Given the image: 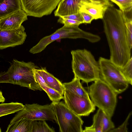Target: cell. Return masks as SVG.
I'll return each mask as SVG.
<instances>
[{
    "label": "cell",
    "mask_w": 132,
    "mask_h": 132,
    "mask_svg": "<svg viewBox=\"0 0 132 132\" xmlns=\"http://www.w3.org/2000/svg\"><path fill=\"white\" fill-rule=\"evenodd\" d=\"M116 4L122 12L132 10V0H109Z\"/></svg>",
    "instance_id": "cell-26"
},
{
    "label": "cell",
    "mask_w": 132,
    "mask_h": 132,
    "mask_svg": "<svg viewBox=\"0 0 132 132\" xmlns=\"http://www.w3.org/2000/svg\"><path fill=\"white\" fill-rule=\"evenodd\" d=\"M56 117L60 132H82L84 121L62 102L51 104Z\"/></svg>",
    "instance_id": "cell-7"
},
{
    "label": "cell",
    "mask_w": 132,
    "mask_h": 132,
    "mask_svg": "<svg viewBox=\"0 0 132 132\" xmlns=\"http://www.w3.org/2000/svg\"><path fill=\"white\" fill-rule=\"evenodd\" d=\"M23 118L32 120H50L57 123L56 117L51 104L41 105L37 104H26L24 108L17 112L11 120L10 123Z\"/></svg>",
    "instance_id": "cell-8"
},
{
    "label": "cell",
    "mask_w": 132,
    "mask_h": 132,
    "mask_svg": "<svg viewBox=\"0 0 132 132\" xmlns=\"http://www.w3.org/2000/svg\"><path fill=\"white\" fill-rule=\"evenodd\" d=\"M1 132V128H0V132Z\"/></svg>",
    "instance_id": "cell-34"
},
{
    "label": "cell",
    "mask_w": 132,
    "mask_h": 132,
    "mask_svg": "<svg viewBox=\"0 0 132 132\" xmlns=\"http://www.w3.org/2000/svg\"><path fill=\"white\" fill-rule=\"evenodd\" d=\"M91 2L96 3H101L108 5L111 3L109 0H89Z\"/></svg>",
    "instance_id": "cell-31"
},
{
    "label": "cell",
    "mask_w": 132,
    "mask_h": 132,
    "mask_svg": "<svg viewBox=\"0 0 132 132\" xmlns=\"http://www.w3.org/2000/svg\"><path fill=\"white\" fill-rule=\"evenodd\" d=\"M5 100V99L3 96V94H0V102H4Z\"/></svg>",
    "instance_id": "cell-32"
},
{
    "label": "cell",
    "mask_w": 132,
    "mask_h": 132,
    "mask_svg": "<svg viewBox=\"0 0 132 132\" xmlns=\"http://www.w3.org/2000/svg\"><path fill=\"white\" fill-rule=\"evenodd\" d=\"M32 120L26 118L10 123L6 132H31Z\"/></svg>",
    "instance_id": "cell-18"
},
{
    "label": "cell",
    "mask_w": 132,
    "mask_h": 132,
    "mask_svg": "<svg viewBox=\"0 0 132 132\" xmlns=\"http://www.w3.org/2000/svg\"><path fill=\"white\" fill-rule=\"evenodd\" d=\"M111 117L103 111L102 115L103 132H109L114 128V124L111 120Z\"/></svg>",
    "instance_id": "cell-25"
},
{
    "label": "cell",
    "mask_w": 132,
    "mask_h": 132,
    "mask_svg": "<svg viewBox=\"0 0 132 132\" xmlns=\"http://www.w3.org/2000/svg\"><path fill=\"white\" fill-rule=\"evenodd\" d=\"M88 90L89 96L95 106L111 118L117 105L118 94L101 79L94 81Z\"/></svg>",
    "instance_id": "cell-4"
},
{
    "label": "cell",
    "mask_w": 132,
    "mask_h": 132,
    "mask_svg": "<svg viewBox=\"0 0 132 132\" xmlns=\"http://www.w3.org/2000/svg\"><path fill=\"white\" fill-rule=\"evenodd\" d=\"M54 132L55 131L50 127L45 120H32L31 132Z\"/></svg>",
    "instance_id": "cell-23"
},
{
    "label": "cell",
    "mask_w": 132,
    "mask_h": 132,
    "mask_svg": "<svg viewBox=\"0 0 132 132\" xmlns=\"http://www.w3.org/2000/svg\"><path fill=\"white\" fill-rule=\"evenodd\" d=\"M104 31L110 48V59L119 68L131 57L122 12L111 3L106 6L102 19Z\"/></svg>",
    "instance_id": "cell-1"
},
{
    "label": "cell",
    "mask_w": 132,
    "mask_h": 132,
    "mask_svg": "<svg viewBox=\"0 0 132 132\" xmlns=\"http://www.w3.org/2000/svg\"><path fill=\"white\" fill-rule=\"evenodd\" d=\"M132 114L131 111L129 113L126 119L123 123L116 128H114L109 131V132H127L128 129L127 127L129 119Z\"/></svg>",
    "instance_id": "cell-27"
},
{
    "label": "cell",
    "mask_w": 132,
    "mask_h": 132,
    "mask_svg": "<svg viewBox=\"0 0 132 132\" xmlns=\"http://www.w3.org/2000/svg\"><path fill=\"white\" fill-rule=\"evenodd\" d=\"M28 16L40 18L51 14L62 0H20Z\"/></svg>",
    "instance_id": "cell-10"
},
{
    "label": "cell",
    "mask_w": 132,
    "mask_h": 132,
    "mask_svg": "<svg viewBox=\"0 0 132 132\" xmlns=\"http://www.w3.org/2000/svg\"><path fill=\"white\" fill-rule=\"evenodd\" d=\"M21 9L20 0H0V19Z\"/></svg>",
    "instance_id": "cell-16"
},
{
    "label": "cell",
    "mask_w": 132,
    "mask_h": 132,
    "mask_svg": "<svg viewBox=\"0 0 132 132\" xmlns=\"http://www.w3.org/2000/svg\"><path fill=\"white\" fill-rule=\"evenodd\" d=\"M25 30V28L22 25L17 29H0V49L23 44L27 36Z\"/></svg>",
    "instance_id": "cell-11"
},
{
    "label": "cell",
    "mask_w": 132,
    "mask_h": 132,
    "mask_svg": "<svg viewBox=\"0 0 132 132\" xmlns=\"http://www.w3.org/2000/svg\"><path fill=\"white\" fill-rule=\"evenodd\" d=\"M101 78L118 94L128 88L129 84L122 74L120 69L110 59L102 57L98 61Z\"/></svg>",
    "instance_id": "cell-6"
},
{
    "label": "cell",
    "mask_w": 132,
    "mask_h": 132,
    "mask_svg": "<svg viewBox=\"0 0 132 132\" xmlns=\"http://www.w3.org/2000/svg\"><path fill=\"white\" fill-rule=\"evenodd\" d=\"M76 39L84 38L92 43L99 41L100 37L98 35L84 31L78 26H69L64 25L52 34L41 39L39 42L29 50L32 54L40 53L50 44L62 38Z\"/></svg>",
    "instance_id": "cell-5"
},
{
    "label": "cell",
    "mask_w": 132,
    "mask_h": 132,
    "mask_svg": "<svg viewBox=\"0 0 132 132\" xmlns=\"http://www.w3.org/2000/svg\"><path fill=\"white\" fill-rule=\"evenodd\" d=\"M80 13L83 18L84 23L90 24L94 19L92 16L88 13L83 12Z\"/></svg>",
    "instance_id": "cell-30"
},
{
    "label": "cell",
    "mask_w": 132,
    "mask_h": 132,
    "mask_svg": "<svg viewBox=\"0 0 132 132\" xmlns=\"http://www.w3.org/2000/svg\"><path fill=\"white\" fill-rule=\"evenodd\" d=\"M107 5L92 2L89 0H83L80 5L79 12L90 15L94 19H102L104 11Z\"/></svg>",
    "instance_id": "cell-14"
},
{
    "label": "cell",
    "mask_w": 132,
    "mask_h": 132,
    "mask_svg": "<svg viewBox=\"0 0 132 132\" xmlns=\"http://www.w3.org/2000/svg\"><path fill=\"white\" fill-rule=\"evenodd\" d=\"M64 19H71L84 23L83 18L80 13L78 14H71L63 16H60Z\"/></svg>",
    "instance_id": "cell-29"
},
{
    "label": "cell",
    "mask_w": 132,
    "mask_h": 132,
    "mask_svg": "<svg viewBox=\"0 0 132 132\" xmlns=\"http://www.w3.org/2000/svg\"><path fill=\"white\" fill-rule=\"evenodd\" d=\"M37 68L31 62L13 59L7 70L0 73V83H9L34 90L42 91L35 75L34 70Z\"/></svg>",
    "instance_id": "cell-2"
},
{
    "label": "cell",
    "mask_w": 132,
    "mask_h": 132,
    "mask_svg": "<svg viewBox=\"0 0 132 132\" xmlns=\"http://www.w3.org/2000/svg\"><path fill=\"white\" fill-rule=\"evenodd\" d=\"M28 15L22 9L15 12L0 19V29L11 30L19 28L28 19Z\"/></svg>",
    "instance_id": "cell-12"
},
{
    "label": "cell",
    "mask_w": 132,
    "mask_h": 132,
    "mask_svg": "<svg viewBox=\"0 0 132 132\" xmlns=\"http://www.w3.org/2000/svg\"><path fill=\"white\" fill-rule=\"evenodd\" d=\"M24 105L21 103L11 102L0 104V117L17 112L22 110Z\"/></svg>",
    "instance_id": "cell-20"
},
{
    "label": "cell",
    "mask_w": 132,
    "mask_h": 132,
    "mask_svg": "<svg viewBox=\"0 0 132 132\" xmlns=\"http://www.w3.org/2000/svg\"><path fill=\"white\" fill-rule=\"evenodd\" d=\"M35 70L42 77L48 86L63 96L65 88L63 83L58 79L48 72L45 68H36Z\"/></svg>",
    "instance_id": "cell-15"
},
{
    "label": "cell",
    "mask_w": 132,
    "mask_h": 132,
    "mask_svg": "<svg viewBox=\"0 0 132 132\" xmlns=\"http://www.w3.org/2000/svg\"><path fill=\"white\" fill-rule=\"evenodd\" d=\"M57 22L64 24V25L69 26H78L80 24L82 23L80 21L69 19H64L61 17H59Z\"/></svg>",
    "instance_id": "cell-28"
},
{
    "label": "cell",
    "mask_w": 132,
    "mask_h": 132,
    "mask_svg": "<svg viewBox=\"0 0 132 132\" xmlns=\"http://www.w3.org/2000/svg\"><path fill=\"white\" fill-rule=\"evenodd\" d=\"M120 71L129 84H132V57L122 67L120 68Z\"/></svg>",
    "instance_id": "cell-24"
},
{
    "label": "cell",
    "mask_w": 132,
    "mask_h": 132,
    "mask_svg": "<svg viewBox=\"0 0 132 132\" xmlns=\"http://www.w3.org/2000/svg\"><path fill=\"white\" fill-rule=\"evenodd\" d=\"M103 112L99 108L93 117V123L89 127H86L82 132H103V122L102 119Z\"/></svg>",
    "instance_id": "cell-21"
},
{
    "label": "cell",
    "mask_w": 132,
    "mask_h": 132,
    "mask_svg": "<svg viewBox=\"0 0 132 132\" xmlns=\"http://www.w3.org/2000/svg\"><path fill=\"white\" fill-rule=\"evenodd\" d=\"M65 89L82 97L89 98L88 93L83 87L80 80L75 76L70 82L63 83Z\"/></svg>",
    "instance_id": "cell-19"
},
{
    "label": "cell",
    "mask_w": 132,
    "mask_h": 132,
    "mask_svg": "<svg viewBox=\"0 0 132 132\" xmlns=\"http://www.w3.org/2000/svg\"><path fill=\"white\" fill-rule=\"evenodd\" d=\"M132 10L122 12L126 27L127 37L129 46L132 47Z\"/></svg>",
    "instance_id": "cell-22"
},
{
    "label": "cell",
    "mask_w": 132,
    "mask_h": 132,
    "mask_svg": "<svg viewBox=\"0 0 132 132\" xmlns=\"http://www.w3.org/2000/svg\"><path fill=\"white\" fill-rule=\"evenodd\" d=\"M83 0H62L54 12V15L60 17L80 13V8Z\"/></svg>",
    "instance_id": "cell-13"
},
{
    "label": "cell",
    "mask_w": 132,
    "mask_h": 132,
    "mask_svg": "<svg viewBox=\"0 0 132 132\" xmlns=\"http://www.w3.org/2000/svg\"><path fill=\"white\" fill-rule=\"evenodd\" d=\"M63 99L67 106L79 116H88L95 110L96 106L90 98L80 96L65 89Z\"/></svg>",
    "instance_id": "cell-9"
},
{
    "label": "cell",
    "mask_w": 132,
    "mask_h": 132,
    "mask_svg": "<svg viewBox=\"0 0 132 132\" xmlns=\"http://www.w3.org/2000/svg\"><path fill=\"white\" fill-rule=\"evenodd\" d=\"M35 69L34 72L36 80L42 89L47 93L50 100L53 102H57L63 99V96L48 86Z\"/></svg>",
    "instance_id": "cell-17"
},
{
    "label": "cell",
    "mask_w": 132,
    "mask_h": 132,
    "mask_svg": "<svg viewBox=\"0 0 132 132\" xmlns=\"http://www.w3.org/2000/svg\"><path fill=\"white\" fill-rule=\"evenodd\" d=\"M71 53L74 76L87 83L101 79L98 62L89 51L78 49Z\"/></svg>",
    "instance_id": "cell-3"
},
{
    "label": "cell",
    "mask_w": 132,
    "mask_h": 132,
    "mask_svg": "<svg viewBox=\"0 0 132 132\" xmlns=\"http://www.w3.org/2000/svg\"><path fill=\"white\" fill-rule=\"evenodd\" d=\"M2 94V93L1 91H0V94Z\"/></svg>",
    "instance_id": "cell-33"
}]
</instances>
